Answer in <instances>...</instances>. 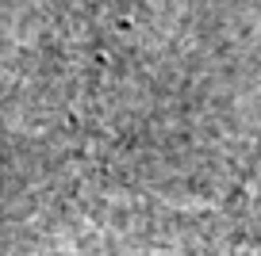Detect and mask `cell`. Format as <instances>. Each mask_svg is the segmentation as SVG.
I'll use <instances>...</instances> for the list:
<instances>
[{"label": "cell", "instance_id": "cell-1", "mask_svg": "<svg viewBox=\"0 0 261 256\" xmlns=\"http://www.w3.org/2000/svg\"><path fill=\"white\" fill-rule=\"evenodd\" d=\"M250 203H253V207H261V157H257V165H253V180H250Z\"/></svg>", "mask_w": 261, "mask_h": 256}]
</instances>
